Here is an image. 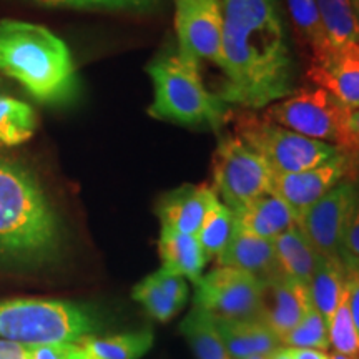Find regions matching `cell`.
Masks as SVG:
<instances>
[{"mask_svg":"<svg viewBox=\"0 0 359 359\" xmlns=\"http://www.w3.org/2000/svg\"><path fill=\"white\" fill-rule=\"evenodd\" d=\"M223 13L219 98L258 110L293 93V62L276 0H219Z\"/></svg>","mask_w":359,"mask_h":359,"instance_id":"obj_1","label":"cell"},{"mask_svg":"<svg viewBox=\"0 0 359 359\" xmlns=\"http://www.w3.org/2000/svg\"><path fill=\"white\" fill-rule=\"evenodd\" d=\"M62 250L58 215L32 172L0 158V266L32 269Z\"/></svg>","mask_w":359,"mask_h":359,"instance_id":"obj_2","label":"cell"},{"mask_svg":"<svg viewBox=\"0 0 359 359\" xmlns=\"http://www.w3.org/2000/svg\"><path fill=\"white\" fill-rule=\"evenodd\" d=\"M0 72L47 105L74 100L77 72L64 40L42 25L0 20Z\"/></svg>","mask_w":359,"mask_h":359,"instance_id":"obj_3","label":"cell"},{"mask_svg":"<svg viewBox=\"0 0 359 359\" xmlns=\"http://www.w3.org/2000/svg\"><path fill=\"white\" fill-rule=\"evenodd\" d=\"M154 82V103L148 115L185 127L218 130L230 115L226 103L205 88L198 62L178 52L156 57L147 67Z\"/></svg>","mask_w":359,"mask_h":359,"instance_id":"obj_4","label":"cell"},{"mask_svg":"<svg viewBox=\"0 0 359 359\" xmlns=\"http://www.w3.org/2000/svg\"><path fill=\"white\" fill-rule=\"evenodd\" d=\"M95 330V318L75 303L42 298L0 302V339L25 346L77 344Z\"/></svg>","mask_w":359,"mask_h":359,"instance_id":"obj_5","label":"cell"},{"mask_svg":"<svg viewBox=\"0 0 359 359\" xmlns=\"http://www.w3.org/2000/svg\"><path fill=\"white\" fill-rule=\"evenodd\" d=\"M235 137L262 156L273 175L314 168L341 151L338 147L311 140L251 111H241L235 116Z\"/></svg>","mask_w":359,"mask_h":359,"instance_id":"obj_6","label":"cell"},{"mask_svg":"<svg viewBox=\"0 0 359 359\" xmlns=\"http://www.w3.org/2000/svg\"><path fill=\"white\" fill-rule=\"evenodd\" d=\"M351 110L341 105L325 88H303L268 105L264 116L283 128L311 140L338 147L348 145V118Z\"/></svg>","mask_w":359,"mask_h":359,"instance_id":"obj_7","label":"cell"},{"mask_svg":"<svg viewBox=\"0 0 359 359\" xmlns=\"http://www.w3.org/2000/svg\"><path fill=\"white\" fill-rule=\"evenodd\" d=\"M212 175L213 190L233 212L271 191L275 177L266 161L238 137L219 142L213 154Z\"/></svg>","mask_w":359,"mask_h":359,"instance_id":"obj_8","label":"cell"},{"mask_svg":"<svg viewBox=\"0 0 359 359\" xmlns=\"http://www.w3.org/2000/svg\"><path fill=\"white\" fill-rule=\"evenodd\" d=\"M193 285V306L203 309L213 320H259L263 283L248 273L218 266Z\"/></svg>","mask_w":359,"mask_h":359,"instance_id":"obj_9","label":"cell"},{"mask_svg":"<svg viewBox=\"0 0 359 359\" xmlns=\"http://www.w3.org/2000/svg\"><path fill=\"white\" fill-rule=\"evenodd\" d=\"M358 203L353 183L343 182L298 219L299 230L321 258L343 259L344 238Z\"/></svg>","mask_w":359,"mask_h":359,"instance_id":"obj_10","label":"cell"},{"mask_svg":"<svg viewBox=\"0 0 359 359\" xmlns=\"http://www.w3.org/2000/svg\"><path fill=\"white\" fill-rule=\"evenodd\" d=\"M178 53L222 67L223 13L219 0H173Z\"/></svg>","mask_w":359,"mask_h":359,"instance_id":"obj_11","label":"cell"},{"mask_svg":"<svg viewBox=\"0 0 359 359\" xmlns=\"http://www.w3.org/2000/svg\"><path fill=\"white\" fill-rule=\"evenodd\" d=\"M354 156L339 151L338 155L318 167L303 170L298 173L275 175L271 183V193L285 201L298 219L311 206L320 201L326 193H330L339 183L346 182L348 175L353 172Z\"/></svg>","mask_w":359,"mask_h":359,"instance_id":"obj_12","label":"cell"},{"mask_svg":"<svg viewBox=\"0 0 359 359\" xmlns=\"http://www.w3.org/2000/svg\"><path fill=\"white\" fill-rule=\"evenodd\" d=\"M306 77L330 92L348 110L359 109V43L331 48L325 57L314 58Z\"/></svg>","mask_w":359,"mask_h":359,"instance_id":"obj_13","label":"cell"},{"mask_svg":"<svg viewBox=\"0 0 359 359\" xmlns=\"http://www.w3.org/2000/svg\"><path fill=\"white\" fill-rule=\"evenodd\" d=\"M311 308V296L303 283L285 275L263 283L259 320L275 331L280 341L302 323Z\"/></svg>","mask_w":359,"mask_h":359,"instance_id":"obj_14","label":"cell"},{"mask_svg":"<svg viewBox=\"0 0 359 359\" xmlns=\"http://www.w3.org/2000/svg\"><path fill=\"white\" fill-rule=\"evenodd\" d=\"M219 201L222 200L213 187L206 183L182 185L161 196L156 205V215L161 222V228L196 236L206 217L213 208H217Z\"/></svg>","mask_w":359,"mask_h":359,"instance_id":"obj_15","label":"cell"},{"mask_svg":"<svg viewBox=\"0 0 359 359\" xmlns=\"http://www.w3.org/2000/svg\"><path fill=\"white\" fill-rule=\"evenodd\" d=\"M217 262L219 266L240 269L262 283L283 275L273 241L250 235L238 228Z\"/></svg>","mask_w":359,"mask_h":359,"instance_id":"obj_16","label":"cell"},{"mask_svg":"<svg viewBox=\"0 0 359 359\" xmlns=\"http://www.w3.org/2000/svg\"><path fill=\"white\" fill-rule=\"evenodd\" d=\"M238 230L264 240H275L296 226V217L290 206L275 193L268 191L235 212Z\"/></svg>","mask_w":359,"mask_h":359,"instance_id":"obj_17","label":"cell"},{"mask_svg":"<svg viewBox=\"0 0 359 359\" xmlns=\"http://www.w3.org/2000/svg\"><path fill=\"white\" fill-rule=\"evenodd\" d=\"M217 326L231 359L271 356L281 348L280 338L262 320L217 321Z\"/></svg>","mask_w":359,"mask_h":359,"instance_id":"obj_18","label":"cell"},{"mask_svg":"<svg viewBox=\"0 0 359 359\" xmlns=\"http://www.w3.org/2000/svg\"><path fill=\"white\" fill-rule=\"evenodd\" d=\"M158 251L161 268L185 278V280L188 278L193 283L200 280L206 263L210 262L201 248L198 238L195 235L173 231L170 228H161Z\"/></svg>","mask_w":359,"mask_h":359,"instance_id":"obj_19","label":"cell"},{"mask_svg":"<svg viewBox=\"0 0 359 359\" xmlns=\"http://www.w3.org/2000/svg\"><path fill=\"white\" fill-rule=\"evenodd\" d=\"M273 245L283 275L308 286L321 257L298 224L275 238Z\"/></svg>","mask_w":359,"mask_h":359,"instance_id":"obj_20","label":"cell"},{"mask_svg":"<svg viewBox=\"0 0 359 359\" xmlns=\"http://www.w3.org/2000/svg\"><path fill=\"white\" fill-rule=\"evenodd\" d=\"M313 306L330 325L344 291L343 259L320 258L311 281L308 283Z\"/></svg>","mask_w":359,"mask_h":359,"instance_id":"obj_21","label":"cell"},{"mask_svg":"<svg viewBox=\"0 0 359 359\" xmlns=\"http://www.w3.org/2000/svg\"><path fill=\"white\" fill-rule=\"evenodd\" d=\"M79 344L95 359H140L154 346V333L150 327H145L140 331L103 338L88 336Z\"/></svg>","mask_w":359,"mask_h":359,"instance_id":"obj_22","label":"cell"},{"mask_svg":"<svg viewBox=\"0 0 359 359\" xmlns=\"http://www.w3.org/2000/svg\"><path fill=\"white\" fill-rule=\"evenodd\" d=\"M196 359H231L219 334L217 321L203 309L193 306L180 325Z\"/></svg>","mask_w":359,"mask_h":359,"instance_id":"obj_23","label":"cell"},{"mask_svg":"<svg viewBox=\"0 0 359 359\" xmlns=\"http://www.w3.org/2000/svg\"><path fill=\"white\" fill-rule=\"evenodd\" d=\"M331 48L359 43V20L351 0H316Z\"/></svg>","mask_w":359,"mask_h":359,"instance_id":"obj_24","label":"cell"},{"mask_svg":"<svg viewBox=\"0 0 359 359\" xmlns=\"http://www.w3.org/2000/svg\"><path fill=\"white\" fill-rule=\"evenodd\" d=\"M286 7L299 42L311 50V60L325 57L331 47L323 29L316 0H286Z\"/></svg>","mask_w":359,"mask_h":359,"instance_id":"obj_25","label":"cell"},{"mask_svg":"<svg viewBox=\"0 0 359 359\" xmlns=\"http://www.w3.org/2000/svg\"><path fill=\"white\" fill-rule=\"evenodd\" d=\"M37 128V116L32 107L0 95V145L15 147L32 138Z\"/></svg>","mask_w":359,"mask_h":359,"instance_id":"obj_26","label":"cell"},{"mask_svg":"<svg viewBox=\"0 0 359 359\" xmlns=\"http://www.w3.org/2000/svg\"><path fill=\"white\" fill-rule=\"evenodd\" d=\"M236 230V217L231 208H228L223 201H219L217 208L210 212L208 217L196 233L201 248L206 258L213 259L223 253Z\"/></svg>","mask_w":359,"mask_h":359,"instance_id":"obj_27","label":"cell"},{"mask_svg":"<svg viewBox=\"0 0 359 359\" xmlns=\"http://www.w3.org/2000/svg\"><path fill=\"white\" fill-rule=\"evenodd\" d=\"M29 2L45 7L75 8V11L150 15L158 12L167 0H29Z\"/></svg>","mask_w":359,"mask_h":359,"instance_id":"obj_28","label":"cell"},{"mask_svg":"<svg viewBox=\"0 0 359 359\" xmlns=\"http://www.w3.org/2000/svg\"><path fill=\"white\" fill-rule=\"evenodd\" d=\"M281 346L316 349V351L326 353V349L330 348V326H327L325 318L313 306L298 326H294L290 333L283 336Z\"/></svg>","mask_w":359,"mask_h":359,"instance_id":"obj_29","label":"cell"},{"mask_svg":"<svg viewBox=\"0 0 359 359\" xmlns=\"http://www.w3.org/2000/svg\"><path fill=\"white\" fill-rule=\"evenodd\" d=\"M327 326H330V346L338 354L359 359V331L349 311L346 291H343L341 302Z\"/></svg>","mask_w":359,"mask_h":359,"instance_id":"obj_30","label":"cell"},{"mask_svg":"<svg viewBox=\"0 0 359 359\" xmlns=\"http://www.w3.org/2000/svg\"><path fill=\"white\" fill-rule=\"evenodd\" d=\"M133 299L145 308V311L150 314L151 318L160 323H167L177 314L182 306L175 303L170 296L160 288L154 281V278L148 275L147 278L135 285L133 288Z\"/></svg>","mask_w":359,"mask_h":359,"instance_id":"obj_31","label":"cell"},{"mask_svg":"<svg viewBox=\"0 0 359 359\" xmlns=\"http://www.w3.org/2000/svg\"><path fill=\"white\" fill-rule=\"evenodd\" d=\"M344 264V291L348 296L349 311L359 331V259L343 255Z\"/></svg>","mask_w":359,"mask_h":359,"instance_id":"obj_32","label":"cell"},{"mask_svg":"<svg viewBox=\"0 0 359 359\" xmlns=\"http://www.w3.org/2000/svg\"><path fill=\"white\" fill-rule=\"evenodd\" d=\"M150 276L154 278L156 285H158L175 303H178L182 308L185 306L188 302V285L185 278L175 275V273H170L165 268L156 269V271L151 273Z\"/></svg>","mask_w":359,"mask_h":359,"instance_id":"obj_33","label":"cell"},{"mask_svg":"<svg viewBox=\"0 0 359 359\" xmlns=\"http://www.w3.org/2000/svg\"><path fill=\"white\" fill-rule=\"evenodd\" d=\"M74 344H39L29 346L30 359H70Z\"/></svg>","mask_w":359,"mask_h":359,"instance_id":"obj_34","label":"cell"},{"mask_svg":"<svg viewBox=\"0 0 359 359\" xmlns=\"http://www.w3.org/2000/svg\"><path fill=\"white\" fill-rule=\"evenodd\" d=\"M343 255L359 259V198L354 208L351 222H349L346 238H344V251Z\"/></svg>","mask_w":359,"mask_h":359,"instance_id":"obj_35","label":"cell"},{"mask_svg":"<svg viewBox=\"0 0 359 359\" xmlns=\"http://www.w3.org/2000/svg\"><path fill=\"white\" fill-rule=\"evenodd\" d=\"M344 154L359 156V109L351 110L348 118V145Z\"/></svg>","mask_w":359,"mask_h":359,"instance_id":"obj_36","label":"cell"},{"mask_svg":"<svg viewBox=\"0 0 359 359\" xmlns=\"http://www.w3.org/2000/svg\"><path fill=\"white\" fill-rule=\"evenodd\" d=\"M0 359H30L29 346L13 341L0 339Z\"/></svg>","mask_w":359,"mask_h":359,"instance_id":"obj_37","label":"cell"},{"mask_svg":"<svg viewBox=\"0 0 359 359\" xmlns=\"http://www.w3.org/2000/svg\"><path fill=\"white\" fill-rule=\"evenodd\" d=\"M293 359H330L325 351H316V349H296L288 348Z\"/></svg>","mask_w":359,"mask_h":359,"instance_id":"obj_38","label":"cell"},{"mask_svg":"<svg viewBox=\"0 0 359 359\" xmlns=\"http://www.w3.org/2000/svg\"><path fill=\"white\" fill-rule=\"evenodd\" d=\"M70 359H95V358L90 356V354L77 343V344H74V348H72Z\"/></svg>","mask_w":359,"mask_h":359,"instance_id":"obj_39","label":"cell"},{"mask_svg":"<svg viewBox=\"0 0 359 359\" xmlns=\"http://www.w3.org/2000/svg\"><path fill=\"white\" fill-rule=\"evenodd\" d=\"M269 359H293V358H291L288 348L281 346L276 353L271 354V358H269Z\"/></svg>","mask_w":359,"mask_h":359,"instance_id":"obj_40","label":"cell"},{"mask_svg":"<svg viewBox=\"0 0 359 359\" xmlns=\"http://www.w3.org/2000/svg\"><path fill=\"white\" fill-rule=\"evenodd\" d=\"M351 2H353L354 12H356V15H358V20H359V0H351Z\"/></svg>","mask_w":359,"mask_h":359,"instance_id":"obj_41","label":"cell"},{"mask_svg":"<svg viewBox=\"0 0 359 359\" xmlns=\"http://www.w3.org/2000/svg\"><path fill=\"white\" fill-rule=\"evenodd\" d=\"M330 359H353V358H348V356H343V354H338V353H334L333 356H330Z\"/></svg>","mask_w":359,"mask_h":359,"instance_id":"obj_42","label":"cell"},{"mask_svg":"<svg viewBox=\"0 0 359 359\" xmlns=\"http://www.w3.org/2000/svg\"><path fill=\"white\" fill-rule=\"evenodd\" d=\"M271 356H251V358H246V359H269Z\"/></svg>","mask_w":359,"mask_h":359,"instance_id":"obj_43","label":"cell"}]
</instances>
